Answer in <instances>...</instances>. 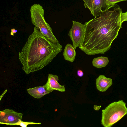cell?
I'll return each instance as SVG.
<instances>
[{"label":"cell","mask_w":127,"mask_h":127,"mask_svg":"<svg viewBox=\"0 0 127 127\" xmlns=\"http://www.w3.org/2000/svg\"><path fill=\"white\" fill-rule=\"evenodd\" d=\"M122 12L119 6L115 4L98 17L86 22L80 49L89 55L104 54L109 50L122 27Z\"/></svg>","instance_id":"cell-1"},{"label":"cell","mask_w":127,"mask_h":127,"mask_svg":"<svg viewBox=\"0 0 127 127\" xmlns=\"http://www.w3.org/2000/svg\"><path fill=\"white\" fill-rule=\"evenodd\" d=\"M62 48L59 42H53L35 27L19 53L23 70L27 74L40 70L52 61Z\"/></svg>","instance_id":"cell-2"},{"label":"cell","mask_w":127,"mask_h":127,"mask_svg":"<svg viewBox=\"0 0 127 127\" xmlns=\"http://www.w3.org/2000/svg\"><path fill=\"white\" fill-rule=\"evenodd\" d=\"M127 114L126 103L123 100L112 102L102 110L101 124L111 127Z\"/></svg>","instance_id":"cell-3"},{"label":"cell","mask_w":127,"mask_h":127,"mask_svg":"<svg viewBox=\"0 0 127 127\" xmlns=\"http://www.w3.org/2000/svg\"><path fill=\"white\" fill-rule=\"evenodd\" d=\"M30 11L32 24L45 37L54 42H59L50 25L44 19V10L42 6L39 4H34L31 6Z\"/></svg>","instance_id":"cell-4"},{"label":"cell","mask_w":127,"mask_h":127,"mask_svg":"<svg viewBox=\"0 0 127 127\" xmlns=\"http://www.w3.org/2000/svg\"><path fill=\"white\" fill-rule=\"evenodd\" d=\"M72 25L68 34L73 43V46L75 49L79 47L84 35L85 25L79 22L72 21Z\"/></svg>","instance_id":"cell-5"},{"label":"cell","mask_w":127,"mask_h":127,"mask_svg":"<svg viewBox=\"0 0 127 127\" xmlns=\"http://www.w3.org/2000/svg\"><path fill=\"white\" fill-rule=\"evenodd\" d=\"M85 8L90 10L91 14L95 17L100 15L111 6L107 0H83Z\"/></svg>","instance_id":"cell-6"},{"label":"cell","mask_w":127,"mask_h":127,"mask_svg":"<svg viewBox=\"0 0 127 127\" xmlns=\"http://www.w3.org/2000/svg\"><path fill=\"white\" fill-rule=\"evenodd\" d=\"M22 113L16 112L12 109H6L0 111V124L12 126L22 119Z\"/></svg>","instance_id":"cell-7"},{"label":"cell","mask_w":127,"mask_h":127,"mask_svg":"<svg viewBox=\"0 0 127 127\" xmlns=\"http://www.w3.org/2000/svg\"><path fill=\"white\" fill-rule=\"evenodd\" d=\"M59 80L57 75L49 74L47 81L45 85L46 90L49 93L55 90L62 92L65 91L64 85H60L58 82Z\"/></svg>","instance_id":"cell-8"},{"label":"cell","mask_w":127,"mask_h":127,"mask_svg":"<svg viewBox=\"0 0 127 127\" xmlns=\"http://www.w3.org/2000/svg\"><path fill=\"white\" fill-rule=\"evenodd\" d=\"M113 84L112 80L106 77L104 75H100L96 79L97 89L101 92L106 91Z\"/></svg>","instance_id":"cell-9"},{"label":"cell","mask_w":127,"mask_h":127,"mask_svg":"<svg viewBox=\"0 0 127 127\" xmlns=\"http://www.w3.org/2000/svg\"><path fill=\"white\" fill-rule=\"evenodd\" d=\"M27 90L31 96L37 99L40 98L44 95L49 94L46 90L45 85L32 88H30Z\"/></svg>","instance_id":"cell-10"},{"label":"cell","mask_w":127,"mask_h":127,"mask_svg":"<svg viewBox=\"0 0 127 127\" xmlns=\"http://www.w3.org/2000/svg\"><path fill=\"white\" fill-rule=\"evenodd\" d=\"M75 50L71 44L69 43L67 44L63 53L64 59L73 62L75 60L76 55Z\"/></svg>","instance_id":"cell-11"},{"label":"cell","mask_w":127,"mask_h":127,"mask_svg":"<svg viewBox=\"0 0 127 127\" xmlns=\"http://www.w3.org/2000/svg\"><path fill=\"white\" fill-rule=\"evenodd\" d=\"M109 62V60L107 57L101 56L94 58L92 61V64L94 66L100 68L105 67Z\"/></svg>","instance_id":"cell-12"},{"label":"cell","mask_w":127,"mask_h":127,"mask_svg":"<svg viewBox=\"0 0 127 127\" xmlns=\"http://www.w3.org/2000/svg\"><path fill=\"white\" fill-rule=\"evenodd\" d=\"M41 123H35L31 122H24L20 120L17 123L13 124L12 126H20L22 127H27V126L29 125L39 124H41Z\"/></svg>","instance_id":"cell-13"},{"label":"cell","mask_w":127,"mask_h":127,"mask_svg":"<svg viewBox=\"0 0 127 127\" xmlns=\"http://www.w3.org/2000/svg\"><path fill=\"white\" fill-rule=\"evenodd\" d=\"M121 23L122 24L124 22L127 21V11L121 13Z\"/></svg>","instance_id":"cell-14"},{"label":"cell","mask_w":127,"mask_h":127,"mask_svg":"<svg viewBox=\"0 0 127 127\" xmlns=\"http://www.w3.org/2000/svg\"><path fill=\"white\" fill-rule=\"evenodd\" d=\"M110 6L114 5L116 3L122 1H127V0H107Z\"/></svg>","instance_id":"cell-15"},{"label":"cell","mask_w":127,"mask_h":127,"mask_svg":"<svg viewBox=\"0 0 127 127\" xmlns=\"http://www.w3.org/2000/svg\"><path fill=\"white\" fill-rule=\"evenodd\" d=\"M77 74L78 76L80 77H82L84 75V73L83 71L80 69L78 70Z\"/></svg>","instance_id":"cell-16"},{"label":"cell","mask_w":127,"mask_h":127,"mask_svg":"<svg viewBox=\"0 0 127 127\" xmlns=\"http://www.w3.org/2000/svg\"><path fill=\"white\" fill-rule=\"evenodd\" d=\"M17 31V30L15 29L14 28L11 29L10 33V35H12L14 36V34L16 33Z\"/></svg>","instance_id":"cell-17"},{"label":"cell","mask_w":127,"mask_h":127,"mask_svg":"<svg viewBox=\"0 0 127 127\" xmlns=\"http://www.w3.org/2000/svg\"><path fill=\"white\" fill-rule=\"evenodd\" d=\"M101 106H98L95 105L94 106V108L95 110H98L101 108Z\"/></svg>","instance_id":"cell-18"},{"label":"cell","mask_w":127,"mask_h":127,"mask_svg":"<svg viewBox=\"0 0 127 127\" xmlns=\"http://www.w3.org/2000/svg\"><path fill=\"white\" fill-rule=\"evenodd\" d=\"M7 91V90H5V91H4V92H3V93H2V94L1 95V96L0 97V100L1 99V98L3 97V95H4V94Z\"/></svg>","instance_id":"cell-19"},{"label":"cell","mask_w":127,"mask_h":127,"mask_svg":"<svg viewBox=\"0 0 127 127\" xmlns=\"http://www.w3.org/2000/svg\"></svg>","instance_id":"cell-20"}]
</instances>
